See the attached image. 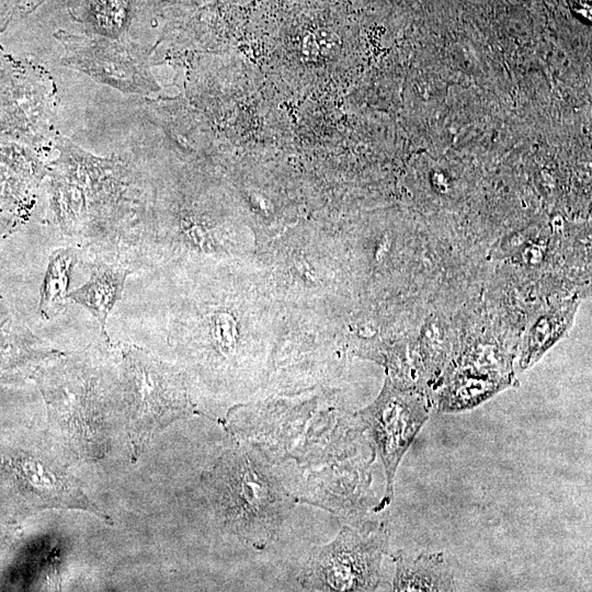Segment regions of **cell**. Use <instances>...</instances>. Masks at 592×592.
Wrapping results in <instances>:
<instances>
[{
    "label": "cell",
    "instance_id": "1",
    "mask_svg": "<svg viewBox=\"0 0 592 592\" xmlns=\"http://www.w3.org/2000/svg\"><path fill=\"white\" fill-rule=\"evenodd\" d=\"M202 485L218 524L255 550L276 539L298 502L271 463L239 440L203 473Z\"/></svg>",
    "mask_w": 592,
    "mask_h": 592
},
{
    "label": "cell",
    "instance_id": "2",
    "mask_svg": "<svg viewBox=\"0 0 592 592\" xmlns=\"http://www.w3.org/2000/svg\"><path fill=\"white\" fill-rule=\"evenodd\" d=\"M264 408L262 411L225 419L237 440L258 449L271 464L295 460L308 468L341 462L349 453L346 419H337L331 411L305 408Z\"/></svg>",
    "mask_w": 592,
    "mask_h": 592
},
{
    "label": "cell",
    "instance_id": "3",
    "mask_svg": "<svg viewBox=\"0 0 592 592\" xmlns=\"http://www.w3.org/2000/svg\"><path fill=\"white\" fill-rule=\"evenodd\" d=\"M389 532L382 525H344L329 543L312 546L297 576L306 591H375Z\"/></svg>",
    "mask_w": 592,
    "mask_h": 592
},
{
    "label": "cell",
    "instance_id": "4",
    "mask_svg": "<svg viewBox=\"0 0 592 592\" xmlns=\"http://www.w3.org/2000/svg\"><path fill=\"white\" fill-rule=\"evenodd\" d=\"M127 433L137 457L160 431L195 411L180 378L138 349L124 353Z\"/></svg>",
    "mask_w": 592,
    "mask_h": 592
},
{
    "label": "cell",
    "instance_id": "5",
    "mask_svg": "<svg viewBox=\"0 0 592 592\" xmlns=\"http://www.w3.org/2000/svg\"><path fill=\"white\" fill-rule=\"evenodd\" d=\"M361 430L366 431L386 479L385 493L376 510H383L394 498L397 469L430 417L423 395L411 387L386 379L378 397L354 414Z\"/></svg>",
    "mask_w": 592,
    "mask_h": 592
},
{
    "label": "cell",
    "instance_id": "6",
    "mask_svg": "<svg viewBox=\"0 0 592 592\" xmlns=\"http://www.w3.org/2000/svg\"><path fill=\"white\" fill-rule=\"evenodd\" d=\"M56 38L64 47L62 62L100 83L135 94H146L158 89L145 54L127 39L61 31L56 34Z\"/></svg>",
    "mask_w": 592,
    "mask_h": 592
},
{
    "label": "cell",
    "instance_id": "7",
    "mask_svg": "<svg viewBox=\"0 0 592 592\" xmlns=\"http://www.w3.org/2000/svg\"><path fill=\"white\" fill-rule=\"evenodd\" d=\"M395 563L392 591H455L453 570L443 553L390 555Z\"/></svg>",
    "mask_w": 592,
    "mask_h": 592
},
{
    "label": "cell",
    "instance_id": "8",
    "mask_svg": "<svg viewBox=\"0 0 592 592\" xmlns=\"http://www.w3.org/2000/svg\"><path fill=\"white\" fill-rule=\"evenodd\" d=\"M70 14L89 34L127 39L134 0H70Z\"/></svg>",
    "mask_w": 592,
    "mask_h": 592
},
{
    "label": "cell",
    "instance_id": "9",
    "mask_svg": "<svg viewBox=\"0 0 592 592\" xmlns=\"http://www.w3.org/2000/svg\"><path fill=\"white\" fill-rule=\"evenodd\" d=\"M128 271L101 264L81 287L68 293L67 298L88 310L105 333V325L112 309L121 298Z\"/></svg>",
    "mask_w": 592,
    "mask_h": 592
},
{
    "label": "cell",
    "instance_id": "10",
    "mask_svg": "<svg viewBox=\"0 0 592 592\" xmlns=\"http://www.w3.org/2000/svg\"><path fill=\"white\" fill-rule=\"evenodd\" d=\"M574 309L573 305H568L565 309L546 315L534 325L522 349L519 363L522 371L534 365L562 337L570 327Z\"/></svg>",
    "mask_w": 592,
    "mask_h": 592
},
{
    "label": "cell",
    "instance_id": "11",
    "mask_svg": "<svg viewBox=\"0 0 592 592\" xmlns=\"http://www.w3.org/2000/svg\"><path fill=\"white\" fill-rule=\"evenodd\" d=\"M76 252L70 248L54 251L50 255L41 288V314L49 318L61 301L67 298Z\"/></svg>",
    "mask_w": 592,
    "mask_h": 592
},
{
    "label": "cell",
    "instance_id": "12",
    "mask_svg": "<svg viewBox=\"0 0 592 592\" xmlns=\"http://www.w3.org/2000/svg\"><path fill=\"white\" fill-rule=\"evenodd\" d=\"M505 385L485 376H463L459 380H455L448 391L446 390L440 408L447 412L471 409L502 390Z\"/></svg>",
    "mask_w": 592,
    "mask_h": 592
},
{
    "label": "cell",
    "instance_id": "13",
    "mask_svg": "<svg viewBox=\"0 0 592 592\" xmlns=\"http://www.w3.org/2000/svg\"><path fill=\"white\" fill-rule=\"evenodd\" d=\"M213 346L215 354L226 365H236L239 361V340L236 325L227 315L215 317L213 326Z\"/></svg>",
    "mask_w": 592,
    "mask_h": 592
},
{
    "label": "cell",
    "instance_id": "14",
    "mask_svg": "<svg viewBox=\"0 0 592 592\" xmlns=\"http://www.w3.org/2000/svg\"><path fill=\"white\" fill-rule=\"evenodd\" d=\"M3 4L1 3V0H0V8L2 7Z\"/></svg>",
    "mask_w": 592,
    "mask_h": 592
}]
</instances>
